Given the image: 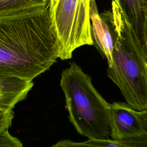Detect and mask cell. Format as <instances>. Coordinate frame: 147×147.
<instances>
[{
	"label": "cell",
	"mask_w": 147,
	"mask_h": 147,
	"mask_svg": "<svg viewBox=\"0 0 147 147\" xmlns=\"http://www.w3.org/2000/svg\"><path fill=\"white\" fill-rule=\"evenodd\" d=\"M48 4L49 0H0V14L22 11Z\"/></svg>",
	"instance_id": "9"
},
{
	"label": "cell",
	"mask_w": 147,
	"mask_h": 147,
	"mask_svg": "<svg viewBox=\"0 0 147 147\" xmlns=\"http://www.w3.org/2000/svg\"><path fill=\"white\" fill-rule=\"evenodd\" d=\"M113 2H115L117 5L120 8V9L121 10V11L123 12V9H122V4H121V0H113Z\"/></svg>",
	"instance_id": "12"
},
{
	"label": "cell",
	"mask_w": 147,
	"mask_h": 147,
	"mask_svg": "<svg viewBox=\"0 0 147 147\" xmlns=\"http://www.w3.org/2000/svg\"><path fill=\"white\" fill-rule=\"evenodd\" d=\"M139 114L141 117L147 118V109L141 111H139Z\"/></svg>",
	"instance_id": "13"
},
{
	"label": "cell",
	"mask_w": 147,
	"mask_h": 147,
	"mask_svg": "<svg viewBox=\"0 0 147 147\" xmlns=\"http://www.w3.org/2000/svg\"><path fill=\"white\" fill-rule=\"evenodd\" d=\"M115 38L112 65L106 72L118 86L126 102L134 109H147V57L137 34L114 2Z\"/></svg>",
	"instance_id": "2"
},
{
	"label": "cell",
	"mask_w": 147,
	"mask_h": 147,
	"mask_svg": "<svg viewBox=\"0 0 147 147\" xmlns=\"http://www.w3.org/2000/svg\"><path fill=\"white\" fill-rule=\"evenodd\" d=\"M14 117L13 110H5L0 109V146H4L6 143V138L2 133L9 129Z\"/></svg>",
	"instance_id": "10"
},
{
	"label": "cell",
	"mask_w": 147,
	"mask_h": 147,
	"mask_svg": "<svg viewBox=\"0 0 147 147\" xmlns=\"http://www.w3.org/2000/svg\"><path fill=\"white\" fill-rule=\"evenodd\" d=\"M140 41L141 42L142 49L147 57V10H146L144 15Z\"/></svg>",
	"instance_id": "11"
},
{
	"label": "cell",
	"mask_w": 147,
	"mask_h": 147,
	"mask_svg": "<svg viewBox=\"0 0 147 147\" xmlns=\"http://www.w3.org/2000/svg\"><path fill=\"white\" fill-rule=\"evenodd\" d=\"M33 85L32 80L16 77H0V109L13 110L17 103L26 98Z\"/></svg>",
	"instance_id": "7"
},
{
	"label": "cell",
	"mask_w": 147,
	"mask_h": 147,
	"mask_svg": "<svg viewBox=\"0 0 147 147\" xmlns=\"http://www.w3.org/2000/svg\"><path fill=\"white\" fill-rule=\"evenodd\" d=\"M111 139L122 141L126 146H144L147 130L139 111L127 102L110 103Z\"/></svg>",
	"instance_id": "5"
},
{
	"label": "cell",
	"mask_w": 147,
	"mask_h": 147,
	"mask_svg": "<svg viewBox=\"0 0 147 147\" xmlns=\"http://www.w3.org/2000/svg\"><path fill=\"white\" fill-rule=\"evenodd\" d=\"M90 18L92 38L97 48L104 56L108 67L112 65V50L115 38V26L113 10L99 13L95 0H91Z\"/></svg>",
	"instance_id": "6"
},
{
	"label": "cell",
	"mask_w": 147,
	"mask_h": 147,
	"mask_svg": "<svg viewBox=\"0 0 147 147\" xmlns=\"http://www.w3.org/2000/svg\"><path fill=\"white\" fill-rule=\"evenodd\" d=\"M91 0H49V13L59 49V58L72 57L76 48L93 45Z\"/></svg>",
	"instance_id": "4"
},
{
	"label": "cell",
	"mask_w": 147,
	"mask_h": 147,
	"mask_svg": "<svg viewBox=\"0 0 147 147\" xmlns=\"http://www.w3.org/2000/svg\"><path fill=\"white\" fill-rule=\"evenodd\" d=\"M48 5L0 14V77L32 80L56 62Z\"/></svg>",
	"instance_id": "1"
},
{
	"label": "cell",
	"mask_w": 147,
	"mask_h": 147,
	"mask_svg": "<svg viewBox=\"0 0 147 147\" xmlns=\"http://www.w3.org/2000/svg\"><path fill=\"white\" fill-rule=\"evenodd\" d=\"M141 118L143 119V121L144 122V124H145V127H146V130H147V118H145V117H141Z\"/></svg>",
	"instance_id": "14"
},
{
	"label": "cell",
	"mask_w": 147,
	"mask_h": 147,
	"mask_svg": "<svg viewBox=\"0 0 147 147\" xmlns=\"http://www.w3.org/2000/svg\"><path fill=\"white\" fill-rule=\"evenodd\" d=\"M60 86L69 119L78 133L88 138H109L110 103L95 88L91 77L71 62L61 73Z\"/></svg>",
	"instance_id": "3"
},
{
	"label": "cell",
	"mask_w": 147,
	"mask_h": 147,
	"mask_svg": "<svg viewBox=\"0 0 147 147\" xmlns=\"http://www.w3.org/2000/svg\"><path fill=\"white\" fill-rule=\"evenodd\" d=\"M123 14L140 40L147 0H121Z\"/></svg>",
	"instance_id": "8"
}]
</instances>
